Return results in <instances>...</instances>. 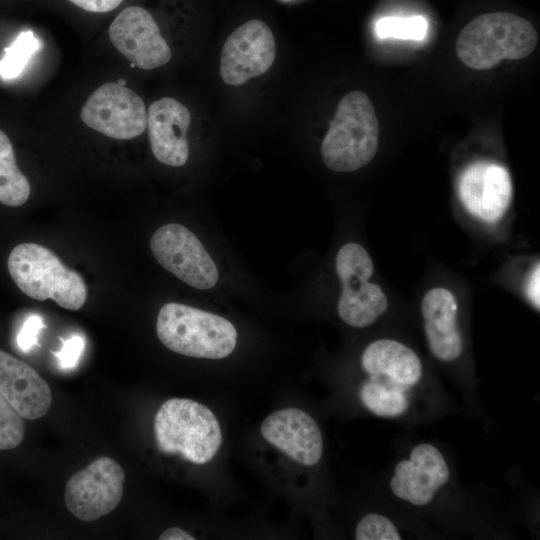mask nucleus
Here are the masks:
<instances>
[{
  "label": "nucleus",
  "instance_id": "nucleus-21",
  "mask_svg": "<svg viewBox=\"0 0 540 540\" xmlns=\"http://www.w3.org/2000/svg\"><path fill=\"white\" fill-rule=\"evenodd\" d=\"M39 47L40 43L32 31L21 32L16 40L4 49V56L0 60V76L3 79L19 76Z\"/></svg>",
  "mask_w": 540,
  "mask_h": 540
},
{
  "label": "nucleus",
  "instance_id": "nucleus-28",
  "mask_svg": "<svg viewBox=\"0 0 540 540\" xmlns=\"http://www.w3.org/2000/svg\"><path fill=\"white\" fill-rule=\"evenodd\" d=\"M540 268L539 264L536 265V267L533 269L532 273L530 274L527 285H526V294L529 300L532 302V304L539 308V286H540Z\"/></svg>",
  "mask_w": 540,
  "mask_h": 540
},
{
  "label": "nucleus",
  "instance_id": "nucleus-6",
  "mask_svg": "<svg viewBox=\"0 0 540 540\" xmlns=\"http://www.w3.org/2000/svg\"><path fill=\"white\" fill-rule=\"evenodd\" d=\"M336 272L342 284L340 318L356 328L373 324L386 311L388 300L379 285L369 282L374 264L368 252L357 243L343 245L337 253Z\"/></svg>",
  "mask_w": 540,
  "mask_h": 540
},
{
  "label": "nucleus",
  "instance_id": "nucleus-13",
  "mask_svg": "<svg viewBox=\"0 0 540 540\" xmlns=\"http://www.w3.org/2000/svg\"><path fill=\"white\" fill-rule=\"evenodd\" d=\"M459 195L472 215L485 221H496L503 216L512 200L509 172L494 162H474L460 177Z\"/></svg>",
  "mask_w": 540,
  "mask_h": 540
},
{
  "label": "nucleus",
  "instance_id": "nucleus-2",
  "mask_svg": "<svg viewBox=\"0 0 540 540\" xmlns=\"http://www.w3.org/2000/svg\"><path fill=\"white\" fill-rule=\"evenodd\" d=\"M154 434L162 453L179 454L197 465L212 460L222 443L214 413L186 398H171L160 406L154 418Z\"/></svg>",
  "mask_w": 540,
  "mask_h": 540
},
{
  "label": "nucleus",
  "instance_id": "nucleus-15",
  "mask_svg": "<svg viewBox=\"0 0 540 540\" xmlns=\"http://www.w3.org/2000/svg\"><path fill=\"white\" fill-rule=\"evenodd\" d=\"M190 122L188 108L174 98L164 97L150 105L147 114L148 136L152 153L158 161L173 167L186 163Z\"/></svg>",
  "mask_w": 540,
  "mask_h": 540
},
{
  "label": "nucleus",
  "instance_id": "nucleus-11",
  "mask_svg": "<svg viewBox=\"0 0 540 540\" xmlns=\"http://www.w3.org/2000/svg\"><path fill=\"white\" fill-rule=\"evenodd\" d=\"M116 49L138 68L150 70L167 64L171 49L151 14L138 6L122 10L109 27Z\"/></svg>",
  "mask_w": 540,
  "mask_h": 540
},
{
  "label": "nucleus",
  "instance_id": "nucleus-12",
  "mask_svg": "<svg viewBox=\"0 0 540 540\" xmlns=\"http://www.w3.org/2000/svg\"><path fill=\"white\" fill-rule=\"evenodd\" d=\"M450 471L442 453L432 444L421 443L408 459L397 463L390 480L392 493L416 506L429 504L449 480Z\"/></svg>",
  "mask_w": 540,
  "mask_h": 540
},
{
  "label": "nucleus",
  "instance_id": "nucleus-10",
  "mask_svg": "<svg viewBox=\"0 0 540 540\" xmlns=\"http://www.w3.org/2000/svg\"><path fill=\"white\" fill-rule=\"evenodd\" d=\"M276 56V43L270 28L253 19L236 28L226 39L220 59L222 80L239 86L267 72Z\"/></svg>",
  "mask_w": 540,
  "mask_h": 540
},
{
  "label": "nucleus",
  "instance_id": "nucleus-14",
  "mask_svg": "<svg viewBox=\"0 0 540 540\" xmlns=\"http://www.w3.org/2000/svg\"><path fill=\"white\" fill-rule=\"evenodd\" d=\"M262 436L296 462L313 466L323 453V438L316 421L305 411L285 408L268 415L261 425Z\"/></svg>",
  "mask_w": 540,
  "mask_h": 540
},
{
  "label": "nucleus",
  "instance_id": "nucleus-30",
  "mask_svg": "<svg viewBox=\"0 0 540 540\" xmlns=\"http://www.w3.org/2000/svg\"><path fill=\"white\" fill-rule=\"evenodd\" d=\"M125 82H126V81H125V80H122V79H120V80L118 81V83L121 84V85L125 84Z\"/></svg>",
  "mask_w": 540,
  "mask_h": 540
},
{
  "label": "nucleus",
  "instance_id": "nucleus-8",
  "mask_svg": "<svg viewBox=\"0 0 540 540\" xmlns=\"http://www.w3.org/2000/svg\"><path fill=\"white\" fill-rule=\"evenodd\" d=\"M151 251L162 267L187 285L206 290L218 281V270L203 244L188 228L169 223L150 240Z\"/></svg>",
  "mask_w": 540,
  "mask_h": 540
},
{
  "label": "nucleus",
  "instance_id": "nucleus-1",
  "mask_svg": "<svg viewBox=\"0 0 540 540\" xmlns=\"http://www.w3.org/2000/svg\"><path fill=\"white\" fill-rule=\"evenodd\" d=\"M537 33L526 19L494 12L471 20L456 41L458 58L476 70L490 69L504 59H522L535 49Z\"/></svg>",
  "mask_w": 540,
  "mask_h": 540
},
{
  "label": "nucleus",
  "instance_id": "nucleus-26",
  "mask_svg": "<svg viewBox=\"0 0 540 540\" xmlns=\"http://www.w3.org/2000/svg\"><path fill=\"white\" fill-rule=\"evenodd\" d=\"M44 326L41 316L37 314L30 315L24 321L17 335L16 342L18 348L24 353L29 352L33 346L38 344V335Z\"/></svg>",
  "mask_w": 540,
  "mask_h": 540
},
{
  "label": "nucleus",
  "instance_id": "nucleus-18",
  "mask_svg": "<svg viewBox=\"0 0 540 540\" xmlns=\"http://www.w3.org/2000/svg\"><path fill=\"white\" fill-rule=\"evenodd\" d=\"M361 365L370 377L385 378L401 387L417 384L423 372L417 354L392 339H379L369 344L362 354Z\"/></svg>",
  "mask_w": 540,
  "mask_h": 540
},
{
  "label": "nucleus",
  "instance_id": "nucleus-22",
  "mask_svg": "<svg viewBox=\"0 0 540 540\" xmlns=\"http://www.w3.org/2000/svg\"><path fill=\"white\" fill-rule=\"evenodd\" d=\"M427 28L428 23L423 16L385 17L376 22L375 32L379 38L422 40Z\"/></svg>",
  "mask_w": 540,
  "mask_h": 540
},
{
  "label": "nucleus",
  "instance_id": "nucleus-24",
  "mask_svg": "<svg viewBox=\"0 0 540 540\" xmlns=\"http://www.w3.org/2000/svg\"><path fill=\"white\" fill-rule=\"evenodd\" d=\"M357 540H399L400 533L384 515L371 513L362 517L355 530Z\"/></svg>",
  "mask_w": 540,
  "mask_h": 540
},
{
  "label": "nucleus",
  "instance_id": "nucleus-4",
  "mask_svg": "<svg viewBox=\"0 0 540 540\" xmlns=\"http://www.w3.org/2000/svg\"><path fill=\"white\" fill-rule=\"evenodd\" d=\"M156 332L165 347L194 358H225L237 343L236 328L227 319L175 302L160 309Z\"/></svg>",
  "mask_w": 540,
  "mask_h": 540
},
{
  "label": "nucleus",
  "instance_id": "nucleus-29",
  "mask_svg": "<svg viewBox=\"0 0 540 540\" xmlns=\"http://www.w3.org/2000/svg\"><path fill=\"white\" fill-rule=\"evenodd\" d=\"M194 537L179 527H172L164 530L159 540H193Z\"/></svg>",
  "mask_w": 540,
  "mask_h": 540
},
{
  "label": "nucleus",
  "instance_id": "nucleus-20",
  "mask_svg": "<svg viewBox=\"0 0 540 540\" xmlns=\"http://www.w3.org/2000/svg\"><path fill=\"white\" fill-rule=\"evenodd\" d=\"M29 196V181L17 166L8 136L0 130V202L17 207L24 204Z\"/></svg>",
  "mask_w": 540,
  "mask_h": 540
},
{
  "label": "nucleus",
  "instance_id": "nucleus-9",
  "mask_svg": "<svg viewBox=\"0 0 540 540\" xmlns=\"http://www.w3.org/2000/svg\"><path fill=\"white\" fill-rule=\"evenodd\" d=\"M80 116L88 127L117 140L135 138L147 126L143 100L118 82L105 83L96 89L84 104Z\"/></svg>",
  "mask_w": 540,
  "mask_h": 540
},
{
  "label": "nucleus",
  "instance_id": "nucleus-27",
  "mask_svg": "<svg viewBox=\"0 0 540 540\" xmlns=\"http://www.w3.org/2000/svg\"><path fill=\"white\" fill-rule=\"evenodd\" d=\"M81 9L94 12L104 13L117 8L123 0H69Z\"/></svg>",
  "mask_w": 540,
  "mask_h": 540
},
{
  "label": "nucleus",
  "instance_id": "nucleus-5",
  "mask_svg": "<svg viewBox=\"0 0 540 540\" xmlns=\"http://www.w3.org/2000/svg\"><path fill=\"white\" fill-rule=\"evenodd\" d=\"M7 265L14 283L32 299H52L68 310H79L86 301L87 286L81 275L67 268L44 246L17 245L9 254Z\"/></svg>",
  "mask_w": 540,
  "mask_h": 540
},
{
  "label": "nucleus",
  "instance_id": "nucleus-23",
  "mask_svg": "<svg viewBox=\"0 0 540 540\" xmlns=\"http://www.w3.org/2000/svg\"><path fill=\"white\" fill-rule=\"evenodd\" d=\"M24 436L23 417L0 393V451L15 449Z\"/></svg>",
  "mask_w": 540,
  "mask_h": 540
},
{
  "label": "nucleus",
  "instance_id": "nucleus-3",
  "mask_svg": "<svg viewBox=\"0 0 540 540\" xmlns=\"http://www.w3.org/2000/svg\"><path fill=\"white\" fill-rule=\"evenodd\" d=\"M378 138L379 124L371 100L364 92H349L340 100L323 139L322 159L335 172L358 170L374 158Z\"/></svg>",
  "mask_w": 540,
  "mask_h": 540
},
{
  "label": "nucleus",
  "instance_id": "nucleus-7",
  "mask_svg": "<svg viewBox=\"0 0 540 540\" xmlns=\"http://www.w3.org/2000/svg\"><path fill=\"white\" fill-rule=\"evenodd\" d=\"M124 481V470L117 461L99 457L70 477L64 492L65 505L79 520L95 521L118 506Z\"/></svg>",
  "mask_w": 540,
  "mask_h": 540
},
{
  "label": "nucleus",
  "instance_id": "nucleus-25",
  "mask_svg": "<svg viewBox=\"0 0 540 540\" xmlns=\"http://www.w3.org/2000/svg\"><path fill=\"white\" fill-rule=\"evenodd\" d=\"M62 347L59 351H54V356L58 359L62 369L74 368L84 350L85 339L81 335H72L68 339H61Z\"/></svg>",
  "mask_w": 540,
  "mask_h": 540
},
{
  "label": "nucleus",
  "instance_id": "nucleus-19",
  "mask_svg": "<svg viewBox=\"0 0 540 540\" xmlns=\"http://www.w3.org/2000/svg\"><path fill=\"white\" fill-rule=\"evenodd\" d=\"M362 404L380 417H397L408 409V399L404 387L394 383H383L381 379L370 377L359 389Z\"/></svg>",
  "mask_w": 540,
  "mask_h": 540
},
{
  "label": "nucleus",
  "instance_id": "nucleus-16",
  "mask_svg": "<svg viewBox=\"0 0 540 540\" xmlns=\"http://www.w3.org/2000/svg\"><path fill=\"white\" fill-rule=\"evenodd\" d=\"M0 393L25 419L43 417L52 404L48 383L28 364L0 350Z\"/></svg>",
  "mask_w": 540,
  "mask_h": 540
},
{
  "label": "nucleus",
  "instance_id": "nucleus-17",
  "mask_svg": "<svg viewBox=\"0 0 540 540\" xmlns=\"http://www.w3.org/2000/svg\"><path fill=\"white\" fill-rule=\"evenodd\" d=\"M424 330L432 354L443 362H453L463 351V338L457 326L458 305L445 288L429 290L421 304Z\"/></svg>",
  "mask_w": 540,
  "mask_h": 540
}]
</instances>
